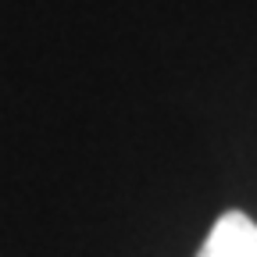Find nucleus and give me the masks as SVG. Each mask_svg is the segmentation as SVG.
Segmentation results:
<instances>
[{
	"label": "nucleus",
	"mask_w": 257,
	"mask_h": 257,
	"mask_svg": "<svg viewBox=\"0 0 257 257\" xmlns=\"http://www.w3.org/2000/svg\"><path fill=\"white\" fill-rule=\"evenodd\" d=\"M197 257H257V221L243 211L221 214L211 225Z\"/></svg>",
	"instance_id": "obj_1"
}]
</instances>
